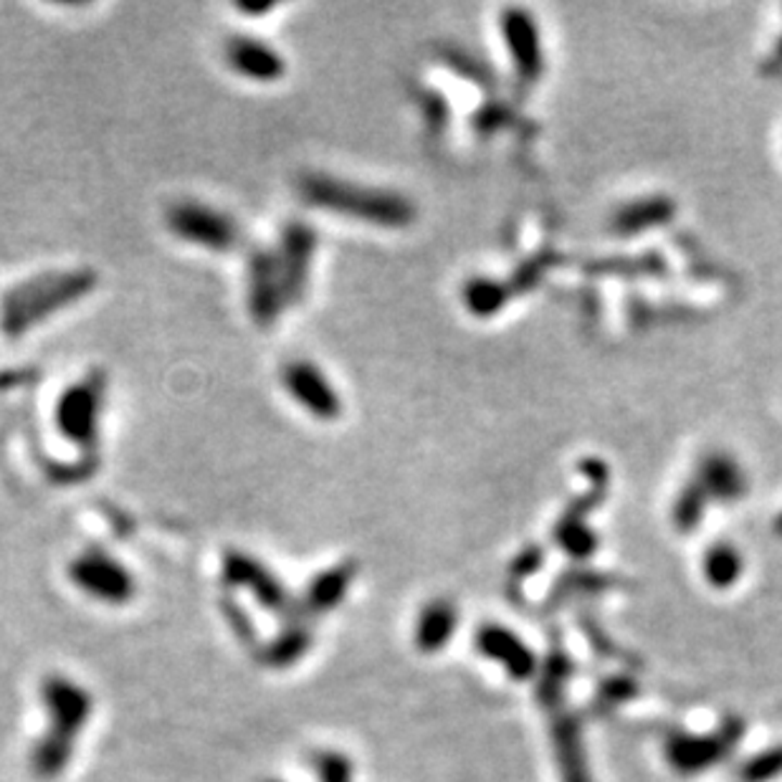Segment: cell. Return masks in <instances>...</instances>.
<instances>
[{
	"instance_id": "277c9868",
	"label": "cell",
	"mask_w": 782,
	"mask_h": 782,
	"mask_svg": "<svg viewBox=\"0 0 782 782\" xmlns=\"http://www.w3.org/2000/svg\"><path fill=\"white\" fill-rule=\"evenodd\" d=\"M167 228L180 241L216 251V254H228L241 243V228L228 213L195 201L175 203L167 210Z\"/></svg>"
},
{
	"instance_id": "4fadbf2b",
	"label": "cell",
	"mask_w": 782,
	"mask_h": 782,
	"mask_svg": "<svg viewBox=\"0 0 782 782\" xmlns=\"http://www.w3.org/2000/svg\"><path fill=\"white\" fill-rule=\"evenodd\" d=\"M552 749L554 762H557L560 780L562 782H592L588 770V757H585V742H582V725L580 717L573 712H554L552 725Z\"/></svg>"
},
{
	"instance_id": "2e32d148",
	"label": "cell",
	"mask_w": 782,
	"mask_h": 782,
	"mask_svg": "<svg viewBox=\"0 0 782 782\" xmlns=\"http://www.w3.org/2000/svg\"><path fill=\"white\" fill-rule=\"evenodd\" d=\"M573 674H575L573 658L567 656L565 645L554 638L552 649L547 651L542 674H539L537 681V698L550 714L562 709V698H565L567 683L573 679Z\"/></svg>"
},
{
	"instance_id": "3957f363",
	"label": "cell",
	"mask_w": 782,
	"mask_h": 782,
	"mask_svg": "<svg viewBox=\"0 0 782 782\" xmlns=\"http://www.w3.org/2000/svg\"><path fill=\"white\" fill-rule=\"evenodd\" d=\"M744 734L740 717H727L712 734H689L671 729L664 736V757L679 774H698L725 762Z\"/></svg>"
},
{
	"instance_id": "7402d4cb",
	"label": "cell",
	"mask_w": 782,
	"mask_h": 782,
	"mask_svg": "<svg viewBox=\"0 0 782 782\" xmlns=\"http://www.w3.org/2000/svg\"><path fill=\"white\" fill-rule=\"evenodd\" d=\"M74 752V742L64 740V736L49 732L41 742L36 744L34 755H30V767L38 778H56V774L64 772Z\"/></svg>"
},
{
	"instance_id": "7a4b0ae2",
	"label": "cell",
	"mask_w": 782,
	"mask_h": 782,
	"mask_svg": "<svg viewBox=\"0 0 782 782\" xmlns=\"http://www.w3.org/2000/svg\"><path fill=\"white\" fill-rule=\"evenodd\" d=\"M97 286L94 271H49L41 277L23 281L5 294L0 322L8 334H23L36 322L66 309L68 304L79 302Z\"/></svg>"
},
{
	"instance_id": "e575fe53",
	"label": "cell",
	"mask_w": 782,
	"mask_h": 782,
	"mask_svg": "<svg viewBox=\"0 0 782 782\" xmlns=\"http://www.w3.org/2000/svg\"><path fill=\"white\" fill-rule=\"evenodd\" d=\"M269 782H279V780H269Z\"/></svg>"
},
{
	"instance_id": "484cf974",
	"label": "cell",
	"mask_w": 782,
	"mask_h": 782,
	"mask_svg": "<svg viewBox=\"0 0 782 782\" xmlns=\"http://www.w3.org/2000/svg\"><path fill=\"white\" fill-rule=\"evenodd\" d=\"M507 296H509L507 286H501V284H497V281H489V279L471 281V284L466 286V292H463L466 307L478 317L493 315V311H497L501 304L507 302Z\"/></svg>"
},
{
	"instance_id": "8fae6325",
	"label": "cell",
	"mask_w": 782,
	"mask_h": 782,
	"mask_svg": "<svg viewBox=\"0 0 782 782\" xmlns=\"http://www.w3.org/2000/svg\"><path fill=\"white\" fill-rule=\"evenodd\" d=\"M226 64L243 79L256 84H273L286 74L284 56L266 41L254 36H231L226 43Z\"/></svg>"
},
{
	"instance_id": "44dd1931",
	"label": "cell",
	"mask_w": 782,
	"mask_h": 782,
	"mask_svg": "<svg viewBox=\"0 0 782 782\" xmlns=\"http://www.w3.org/2000/svg\"><path fill=\"white\" fill-rule=\"evenodd\" d=\"M615 580L611 575L592 573V569H573V573H565L554 582L550 598L544 600V611H554V607L567 603L575 595H595V592L611 590Z\"/></svg>"
},
{
	"instance_id": "d6a6232c",
	"label": "cell",
	"mask_w": 782,
	"mask_h": 782,
	"mask_svg": "<svg viewBox=\"0 0 782 782\" xmlns=\"http://www.w3.org/2000/svg\"><path fill=\"white\" fill-rule=\"evenodd\" d=\"M774 529H778V535H782V514L778 516V522H774Z\"/></svg>"
},
{
	"instance_id": "e0dca14e",
	"label": "cell",
	"mask_w": 782,
	"mask_h": 782,
	"mask_svg": "<svg viewBox=\"0 0 782 782\" xmlns=\"http://www.w3.org/2000/svg\"><path fill=\"white\" fill-rule=\"evenodd\" d=\"M459 613L448 600H433L418 615L415 623V645L423 653H436L451 641Z\"/></svg>"
},
{
	"instance_id": "9a60e30c",
	"label": "cell",
	"mask_w": 782,
	"mask_h": 782,
	"mask_svg": "<svg viewBox=\"0 0 782 782\" xmlns=\"http://www.w3.org/2000/svg\"><path fill=\"white\" fill-rule=\"evenodd\" d=\"M501 28H504L509 51H512L514 66L520 72L522 79H537L539 72H542V53H539V41L535 23H531L529 13L522 11H509L501 21Z\"/></svg>"
},
{
	"instance_id": "6da1fadb",
	"label": "cell",
	"mask_w": 782,
	"mask_h": 782,
	"mask_svg": "<svg viewBox=\"0 0 782 782\" xmlns=\"http://www.w3.org/2000/svg\"><path fill=\"white\" fill-rule=\"evenodd\" d=\"M299 195L311 208L364 220L380 228H406L413 223L415 208L406 195L383 188L357 185L324 172H309L299 180Z\"/></svg>"
},
{
	"instance_id": "ac0fdd59",
	"label": "cell",
	"mask_w": 782,
	"mask_h": 782,
	"mask_svg": "<svg viewBox=\"0 0 782 782\" xmlns=\"http://www.w3.org/2000/svg\"><path fill=\"white\" fill-rule=\"evenodd\" d=\"M698 484L706 491V497L714 499H727L734 501L740 499L744 489V476L736 463L729 459V456L721 453H712L706 456L702 463V471H698Z\"/></svg>"
},
{
	"instance_id": "30bf717a",
	"label": "cell",
	"mask_w": 782,
	"mask_h": 782,
	"mask_svg": "<svg viewBox=\"0 0 782 782\" xmlns=\"http://www.w3.org/2000/svg\"><path fill=\"white\" fill-rule=\"evenodd\" d=\"M43 702L51 717L49 732L72 740L81 732L91 717V694L79 683L64 676H51L43 683Z\"/></svg>"
},
{
	"instance_id": "603a6c76",
	"label": "cell",
	"mask_w": 782,
	"mask_h": 782,
	"mask_svg": "<svg viewBox=\"0 0 782 782\" xmlns=\"http://www.w3.org/2000/svg\"><path fill=\"white\" fill-rule=\"evenodd\" d=\"M740 575H742V557L732 544L719 542L704 554V577L714 585V588L725 590Z\"/></svg>"
},
{
	"instance_id": "4316f807",
	"label": "cell",
	"mask_w": 782,
	"mask_h": 782,
	"mask_svg": "<svg viewBox=\"0 0 782 782\" xmlns=\"http://www.w3.org/2000/svg\"><path fill=\"white\" fill-rule=\"evenodd\" d=\"M782 774V744L757 752L747 762L740 765L736 778L740 782H770Z\"/></svg>"
},
{
	"instance_id": "7c38bea8",
	"label": "cell",
	"mask_w": 782,
	"mask_h": 782,
	"mask_svg": "<svg viewBox=\"0 0 782 782\" xmlns=\"http://www.w3.org/2000/svg\"><path fill=\"white\" fill-rule=\"evenodd\" d=\"M476 651L486 658L497 661L514 681L531 679L537 671V658L529 651V645L522 643L520 636H514L509 628L497 626V623H489V626L476 630Z\"/></svg>"
},
{
	"instance_id": "ffe728a7",
	"label": "cell",
	"mask_w": 782,
	"mask_h": 782,
	"mask_svg": "<svg viewBox=\"0 0 782 782\" xmlns=\"http://www.w3.org/2000/svg\"><path fill=\"white\" fill-rule=\"evenodd\" d=\"M352 577H355L352 565H337V567L326 569V573H322V575H317L315 582H311L307 590L309 611H315V613L332 611V607L347 595Z\"/></svg>"
},
{
	"instance_id": "8992f818",
	"label": "cell",
	"mask_w": 782,
	"mask_h": 782,
	"mask_svg": "<svg viewBox=\"0 0 782 782\" xmlns=\"http://www.w3.org/2000/svg\"><path fill=\"white\" fill-rule=\"evenodd\" d=\"M68 577L76 588L104 603H127L134 595V577L121 562L102 550H87L74 557Z\"/></svg>"
},
{
	"instance_id": "d6986e66",
	"label": "cell",
	"mask_w": 782,
	"mask_h": 782,
	"mask_svg": "<svg viewBox=\"0 0 782 782\" xmlns=\"http://www.w3.org/2000/svg\"><path fill=\"white\" fill-rule=\"evenodd\" d=\"M592 501H595V497L577 501L567 514H562L557 527H554V539H557V544L575 560H585L595 552L598 544L595 535H592L588 524H585V512H588Z\"/></svg>"
},
{
	"instance_id": "5bb4252c",
	"label": "cell",
	"mask_w": 782,
	"mask_h": 782,
	"mask_svg": "<svg viewBox=\"0 0 782 782\" xmlns=\"http://www.w3.org/2000/svg\"><path fill=\"white\" fill-rule=\"evenodd\" d=\"M226 580L233 585H243L254 595L261 600V603L269 607V611H289V595L286 590L281 588L269 569L258 565L254 557L243 552H231L226 557Z\"/></svg>"
},
{
	"instance_id": "52a82bcc",
	"label": "cell",
	"mask_w": 782,
	"mask_h": 782,
	"mask_svg": "<svg viewBox=\"0 0 782 782\" xmlns=\"http://www.w3.org/2000/svg\"><path fill=\"white\" fill-rule=\"evenodd\" d=\"M284 390L299 402V408L319 421H337L342 413V400L334 390L332 380L324 375L311 360H292L281 370Z\"/></svg>"
},
{
	"instance_id": "4dcf8cb0",
	"label": "cell",
	"mask_w": 782,
	"mask_h": 782,
	"mask_svg": "<svg viewBox=\"0 0 782 782\" xmlns=\"http://www.w3.org/2000/svg\"><path fill=\"white\" fill-rule=\"evenodd\" d=\"M309 645V633L304 628H294L279 638L277 643L271 645V658L277 664H289V661L299 658Z\"/></svg>"
},
{
	"instance_id": "9c48e42d",
	"label": "cell",
	"mask_w": 782,
	"mask_h": 782,
	"mask_svg": "<svg viewBox=\"0 0 782 782\" xmlns=\"http://www.w3.org/2000/svg\"><path fill=\"white\" fill-rule=\"evenodd\" d=\"M292 307L273 251H254L248 261V309L258 326H271Z\"/></svg>"
},
{
	"instance_id": "cb8c5ba5",
	"label": "cell",
	"mask_w": 782,
	"mask_h": 782,
	"mask_svg": "<svg viewBox=\"0 0 782 782\" xmlns=\"http://www.w3.org/2000/svg\"><path fill=\"white\" fill-rule=\"evenodd\" d=\"M638 696V683L630 679V676H611V679L603 681L595 691V698H592V714L603 717V714H611L618 709L620 704L630 702V698Z\"/></svg>"
},
{
	"instance_id": "836d02e7",
	"label": "cell",
	"mask_w": 782,
	"mask_h": 782,
	"mask_svg": "<svg viewBox=\"0 0 782 782\" xmlns=\"http://www.w3.org/2000/svg\"><path fill=\"white\" fill-rule=\"evenodd\" d=\"M778 59H780V61H782V49H780V53H778Z\"/></svg>"
},
{
	"instance_id": "ba28073f",
	"label": "cell",
	"mask_w": 782,
	"mask_h": 782,
	"mask_svg": "<svg viewBox=\"0 0 782 782\" xmlns=\"http://www.w3.org/2000/svg\"><path fill=\"white\" fill-rule=\"evenodd\" d=\"M315 254H317L315 228L302 223V220L286 223L284 231L279 235V246L273 248V258H277L281 281H284L289 302L292 304L304 299Z\"/></svg>"
},
{
	"instance_id": "f546056e",
	"label": "cell",
	"mask_w": 782,
	"mask_h": 782,
	"mask_svg": "<svg viewBox=\"0 0 782 782\" xmlns=\"http://www.w3.org/2000/svg\"><path fill=\"white\" fill-rule=\"evenodd\" d=\"M319 782H352V762L339 752H322L315 759Z\"/></svg>"
},
{
	"instance_id": "d4e9b609",
	"label": "cell",
	"mask_w": 782,
	"mask_h": 782,
	"mask_svg": "<svg viewBox=\"0 0 782 782\" xmlns=\"http://www.w3.org/2000/svg\"><path fill=\"white\" fill-rule=\"evenodd\" d=\"M671 203L668 201H649V203H638V205H630V208L620 210L618 216H615V228L623 233H633V231H641V228L651 226V223H658V220H664L671 216Z\"/></svg>"
},
{
	"instance_id": "83f0119b",
	"label": "cell",
	"mask_w": 782,
	"mask_h": 782,
	"mask_svg": "<svg viewBox=\"0 0 782 782\" xmlns=\"http://www.w3.org/2000/svg\"><path fill=\"white\" fill-rule=\"evenodd\" d=\"M706 499H709V497H706L702 484L696 482V484L687 486V489L681 491V497L676 499V507H674L676 529H679V531H694L698 527V522H702Z\"/></svg>"
},
{
	"instance_id": "1f68e13d",
	"label": "cell",
	"mask_w": 782,
	"mask_h": 782,
	"mask_svg": "<svg viewBox=\"0 0 782 782\" xmlns=\"http://www.w3.org/2000/svg\"><path fill=\"white\" fill-rule=\"evenodd\" d=\"M542 560H544V554L539 547H527V550H524L520 557L514 560L512 573L520 577V580H524V577H531L539 567H542Z\"/></svg>"
},
{
	"instance_id": "5b68a950",
	"label": "cell",
	"mask_w": 782,
	"mask_h": 782,
	"mask_svg": "<svg viewBox=\"0 0 782 782\" xmlns=\"http://www.w3.org/2000/svg\"><path fill=\"white\" fill-rule=\"evenodd\" d=\"M104 377L89 375L68 385L56 400V428L81 448H94L102 428Z\"/></svg>"
},
{
	"instance_id": "f1b7e54d",
	"label": "cell",
	"mask_w": 782,
	"mask_h": 782,
	"mask_svg": "<svg viewBox=\"0 0 782 782\" xmlns=\"http://www.w3.org/2000/svg\"><path fill=\"white\" fill-rule=\"evenodd\" d=\"M580 628H582L585 638H588V643L592 645V651H595L598 656L618 658V661H626V664H628L630 653L623 651L620 645L605 633V628H600V623L592 618V615H580Z\"/></svg>"
}]
</instances>
